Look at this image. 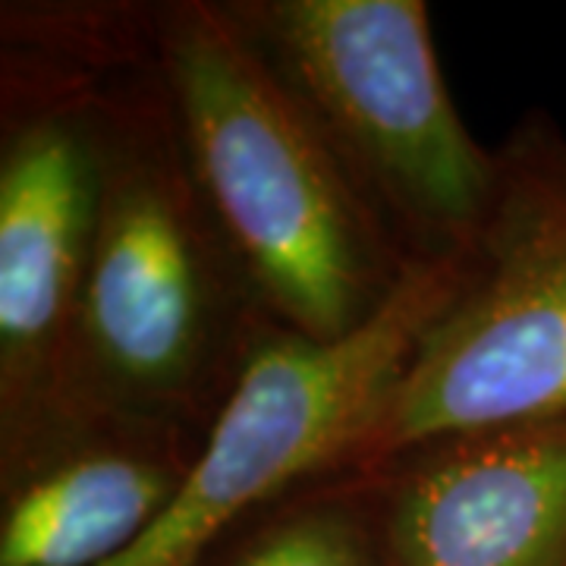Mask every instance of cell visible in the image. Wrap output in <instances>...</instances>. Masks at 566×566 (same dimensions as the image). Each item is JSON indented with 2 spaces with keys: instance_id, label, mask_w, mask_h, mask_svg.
<instances>
[{
  "instance_id": "obj_8",
  "label": "cell",
  "mask_w": 566,
  "mask_h": 566,
  "mask_svg": "<svg viewBox=\"0 0 566 566\" xmlns=\"http://www.w3.org/2000/svg\"><path fill=\"white\" fill-rule=\"evenodd\" d=\"M205 438L120 412H61L0 450V566H107L177 504Z\"/></svg>"
},
{
  "instance_id": "obj_6",
  "label": "cell",
  "mask_w": 566,
  "mask_h": 566,
  "mask_svg": "<svg viewBox=\"0 0 566 566\" xmlns=\"http://www.w3.org/2000/svg\"><path fill=\"white\" fill-rule=\"evenodd\" d=\"M463 264H416L375 322L334 344L264 324L177 504L107 566H196L252 510L346 469L416 340L457 290Z\"/></svg>"
},
{
  "instance_id": "obj_3",
  "label": "cell",
  "mask_w": 566,
  "mask_h": 566,
  "mask_svg": "<svg viewBox=\"0 0 566 566\" xmlns=\"http://www.w3.org/2000/svg\"><path fill=\"white\" fill-rule=\"evenodd\" d=\"M155 3H0V450L57 409L102 199L107 82Z\"/></svg>"
},
{
  "instance_id": "obj_2",
  "label": "cell",
  "mask_w": 566,
  "mask_h": 566,
  "mask_svg": "<svg viewBox=\"0 0 566 566\" xmlns=\"http://www.w3.org/2000/svg\"><path fill=\"white\" fill-rule=\"evenodd\" d=\"M155 51L186 161L264 315L318 344L375 322L416 264L223 0H158Z\"/></svg>"
},
{
  "instance_id": "obj_1",
  "label": "cell",
  "mask_w": 566,
  "mask_h": 566,
  "mask_svg": "<svg viewBox=\"0 0 566 566\" xmlns=\"http://www.w3.org/2000/svg\"><path fill=\"white\" fill-rule=\"evenodd\" d=\"M268 322L186 161L151 44L107 82L98 221L54 416L205 438Z\"/></svg>"
},
{
  "instance_id": "obj_4",
  "label": "cell",
  "mask_w": 566,
  "mask_h": 566,
  "mask_svg": "<svg viewBox=\"0 0 566 566\" xmlns=\"http://www.w3.org/2000/svg\"><path fill=\"white\" fill-rule=\"evenodd\" d=\"M412 264L469 262L497 155L469 133L422 0H223Z\"/></svg>"
},
{
  "instance_id": "obj_9",
  "label": "cell",
  "mask_w": 566,
  "mask_h": 566,
  "mask_svg": "<svg viewBox=\"0 0 566 566\" xmlns=\"http://www.w3.org/2000/svg\"><path fill=\"white\" fill-rule=\"evenodd\" d=\"M196 566H387L359 472H324L223 532Z\"/></svg>"
},
{
  "instance_id": "obj_7",
  "label": "cell",
  "mask_w": 566,
  "mask_h": 566,
  "mask_svg": "<svg viewBox=\"0 0 566 566\" xmlns=\"http://www.w3.org/2000/svg\"><path fill=\"white\" fill-rule=\"evenodd\" d=\"M353 472L387 566H566V419L428 438Z\"/></svg>"
},
{
  "instance_id": "obj_5",
  "label": "cell",
  "mask_w": 566,
  "mask_h": 566,
  "mask_svg": "<svg viewBox=\"0 0 566 566\" xmlns=\"http://www.w3.org/2000/svg\"><path fill=\"white\" fill-rule=\"evenodd\" d=\"M494 155L475 252L346 469L428 438L566 419V133L528 111Z\"/></svg>"
}]
</instances>
